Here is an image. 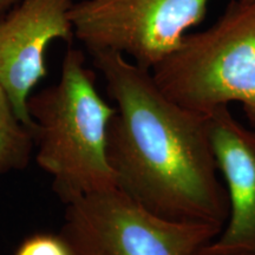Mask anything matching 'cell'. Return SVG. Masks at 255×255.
Wrapping results in <instances>:
<instances>
[{
  "instance_id": "5",
  "label": "cell",
  "mask_w": 255,
  "mask_h": 255,
  "mask_svg": "<svg viewBox=\"0 0 255 255\" xmlns=\"http://www.w3.org/2000/svg\"><path fill=\"white\" fill-rule=\"evenodd\" d=\"M210 0H79L70 18L87 49L110 50L151 71L174 53Z\"/></svg>"
},
{
  "instance_id": "3",
  "label": "cell",
  "mask_w": 255,
  "mask_h": 255,
  "mask_svg": "<svg viewBox=\"0 0 255 255\" xmlns=\"http://www.w3.org/2000/svg\"><path fill=\"white\" fill-rule=\"evenodd\" d=\"M170 100L209 115L238 102L255 126V0H237L208 30L187 34L151 70Z\"/></svg>"
},
{
  "instance_id": "1",
  "label": "cell",
  "mask_w": 255,
  "mask_h": 255,
  "mask_svg": "<svg viewBox=\"0 0 255 255\" xmlns=\"http://www.w3.org/2000/svg\"><path fill=\"white\" fill-rule=\"evenodd\" d=\"M116 103L108 159L116 187L149 212L174 221L225 227L229 205L213 152L208 115L175 103L122 53L90 51Z\"/></svg>"
},
{
  "instance_id": "2",
  "label": "cell",
  "mask_w": 255,
  "mask_h": 255,
  "mask_svg": "<svg viewBox=\"0 0 255 255\" xmlns=\"http://www.w3.org/2000/svg\"><path fill=\"white\" fill-rule=\"evenodd\" d=\"M27 110L36 161L52 178L62 202L116 188L108 159V132L116 107L98 92L81 50L66 51L59 81L32 94Z\"/></svg>"
},
{
  "instance_id": "7",
  "label": "cell",
  "mask_w": 255,
  "mask_h": 255,
  "mask_svg": "<svg viewBox=\"0 0 255 255\" xmlns=\"http://www.w3.org/2000/svg\"><path fill=\"white\" fill-rule=\"evenodd\" d=\"M208 127L216 167L225 181L229 214L221 233L205 248L255 250V131L242 126L228 107L210 113Z\"/></svg>"
},
{
  "instance_id": "8",
  "label": "cell",
  "mask_w": 255,
  "mask_h": 255,
  "mask_svg": "<svg viewBox=\"0 0 255 255\" xmlns=\"http://www.w3.org/2000/svg\"><path fill=\"white\" fill-rule=\"evenodd\" d=\"M33 151L31 129L19 120L11 100L0 87V177L27 168Z\"/></svg>"
},
{
  "instance_id": "9",
  "label": "cell",
  "mask_w": 255,
  "mask_h": 255,
  "mask_svg": "<svg viewBox=\"0 0 255 255\" xmlns=\"http://www.w3.org/2000/svg\"><path fill=\"white\" fill-rule=\"evenodd\" d=\"M15 255H73V252L60 233H38L25 239Z\"/></svg>"
},
{
  "instance_id": "10",
  "label": "cell",
  "mask_w": 255,
  "mask_h": 255,
  "mask_svg": "<svg viewBox=\"0 0 255 255\" xmlns=\"http://www.w3.org/2000/svg\"><path fill=\"white\" fill-rule=\"evenodd\" d=\"M197 255H255V250H244L234 252H212L202 247Z\"/></svg>"
},
{
  "instance_id": "6",
  "label": "cell",
  "mask_w": 255,
  "mask_h": 255,
  "mask_svg": "<svg viewBox=\"0 0 255 255\" xmlns=\"http://www.w3.org/2000/svg\"><path fill=\"white\" fill-rule=\"evenodd\" d=\"M72 5V0H19L0 19V87L30 129L27 102L47 76L46 51L52 41L75 37Z\"/></svg>"
},
{
  "instance_id": "4",
  "label": "cell",
  "mask_w": 255,
  "mask_h": 255,
  "mask_svg": "<svg viewBox=\"0 0 255 255\" xmlns=\"http://www.w3.org/2000/svg\"><path fill=\"white\" fill-rule=\"evenodd\" d=\"M64 220L60 234L73 255H197L223 229L164 219L117 187L66 205Z\"/></svg>"
}]
</instances>
